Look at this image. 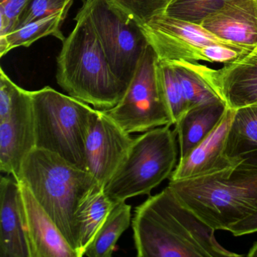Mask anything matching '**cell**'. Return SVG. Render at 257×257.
Returning a JSON list of instances; mask_svg holds the SVG:
<instances>
[{
    "instance_id": "52a82bcc",
    "label": "cell",
    "mask_w": 257,
    "mask_h": 257,
    "mask_svg": "<svg viewBox=\"0 0 257 257\" xmlns=\"http://www.w3.org/2000/svg\"><path fill=\"white\" fill-rule=\"evenodd\" d=\"M82 7L112 72L128 88L149 46L141 25L109 0H85Z\"/></svg>"
},
{
    "instance_id": "6da1fadb",
    "label": "cell",
    "mask_w": 257,
    "mask_h": 257,
    "mask_svg": "<svg viewBox=\"0 0 257 257\" xmlns=\"http://www.w3.org/2000/svg\"><path fill=\"white\" fill-rule=\"evenodd\" d=\"M139 257H240L218 243L215 230L169 186L135 209L132 221Z\"/></svg>"
},
{
    "instance_id": "4dcf8cb0",
    "label": "cell",
    "mask_w": 257,
    "mask_h": 257,
    "mask_svg": "<svg viewBox=\"0 0 257 257\" xmlns=\"http://www.w3.org/2000/svg\"><path fill=\"white\" fill-rule=\"evenodd\" d=\"M170 3H171V2H170Z\"/></svg>"
},
{
    "instance_id": "4fadbf2b",
    "label": "cell",
    "mask_w": 257,
    "mask_h": 257,
    "mask_svg": "<svg viewBox=\"0 0 257 257\" xmlns=\"http://www.w3.org/2000/svg\"><path fill=\"white\" fill-rule=\"evenodd\" d=\"M0 257H31L22 192L15 177L0 181Z\"/></svg>"
},
{
    "instance_id": "f1b7e54d",
    "label": "cell",
    "mask_w": 257,
    "mask_h": 257,
    "mask_svg": "<svg viewBox=\"0 0 257 257\" xmlns=\"http://www.w3.org/2000/svg\"><path fill=\"white\" fill-rule=\"evenodd\" d=\"M228 231L234 236H241L257 232V211L230 227Z\"/></svg>"
},
{
    "instance_id": "ffe728a7",
    "label": "cell",
    "mask_w": 257,
    "mask_h": 257,
    "mask_svg": "<svg viewBox=\"0 0 257 257\" xmlns=\"http://www.w3.org/2000/svg\"><path fill=\"white\" fill-rule=\"evenodd\" d=\"M69 10H64L30 22L0 37V57L2 58L16 48L29 47L37 40L49 36H53L64 42L66 37L61 31V26L68 15Z\"/></svg>"
},
{
    "instance_id": "277c9868",
    "label": "cell",
    "mask_w": 257,
    "mask_h": 257,
    "mask_svg": "<svg viewBox=\"0 0 257 257\" xmlns=\"http://www.w3.org/2000/svg\"><path fill=\"white\" fill-rule=\"evenodd\" d=\"M178 198L210 228L226 230L257 211V169L231 165L210 174L170 180Z\"/></svg>"
},
{
    "instance_id": "d4e9b609",
    "label": "cell",
    "mask_w": 257,
    "mask_h": 257,
    "mask_svg": "<svg viewBox=\"0 0 257 257\" xmlns=\"http://www.w3.org/2000/svg\"><path fill=\"white\" fill-rule=\"evenodd\" d=\"M73 4V0H31L18 19L13 30L50 15L70 10Z\"/></svg>"
},
{
    "instance_id": "f546056e",
    "label": "cell",
    "mask_w": 257,
    "mask_h": 257,
    "mask_svg": "<svg viewBox=\"0 0 257 257\" xmlns=\"http://www.w3.org/2000/svg\"><path fill=\"white\" fill-rule=\"evenodd\" d=\"M172 0H157V4H156V13L155 14H158V13H162L164 9L168 6L170 2H171ZM154 14V15H155Z\"/></svg>"
},
{
    "instance_id": "484cf974",
    "label": "cell",
    "mask_w": 257,
    "mask_h": 257,
    "mask_svg": "<svg viewBox=\"0 0 257 257\" xmlns=\"http://www.w3.org/2000/svg\"><path fill=\"white\" fill-rule=\"evenodd\" d=\"M126 15L142 25L156 13L157 0H109Z\"/></svg>"
},
{
    "instance_id": "7402d4cb",
    "label": "cell",
    "mask_w": 257,
    "mask_h": 257,
    "mask_svg": "<svg viewBox=\"0 0 257 257\" xmlns=\"http://www.w3.org/2000/svg\"><path fill=\"white\" fill-rule=\"evenodd\" d=\"M171 64L183 88L189 108L219 101L222 99L209 83L204 65L198 61H175Z\"/></svg>"
},
{
    "instance_id": "2e32d148",
    "label": "cell",
    "mask_w": 257,
    "mask_h": 257,
    "mask_svg": "<svg viewBox=\"0 0 257 257\" xmlns=\"http://www.w3.org/2000/svg\"><path fill=\"white\" fill-rule=\"evenodd\" d=\"M234 111L228 108L225 116L213 133L186 157L179 159L170 180L198 177L233 165L225 156V146Z\"/></svg>"
},
{
    "instance_id": "7a4b0ae2",
    "label": "cell",
    "mask_w": 257,
    "mask_h": 257,
    "mask_svg": "<svg viewBox=\"0 0 257 257\" xmlns=\"http://www.w3.org/2000/svg\"><path fill=\"white\" fill-rule=\"evenodd\" d=\"M75 21L57 58V82L69 95L94 109H112L127 88L112 72L83 7Z\"/></svg>"
},
{
    "instance_id": "44dd1931",
    "label": "cell",
    "mask_w": 257,
    "mask_h": 257,
    "mask_svg": "<svg viewBox=\"0 0 257 257\" xmlns=\"http://www.w3.org/2000/svg\"><path fill=\"white\" fill-rule=\"evenodd\" d=\"M132 222V206L126 201L116 203L108 215L84 256L109 257L121 234Z\"/></svg>"
},
{
    "instance_id": "ac0fdd59",
    "label": "cell",
    "mask_w": 257,
    "mask_h": 257,
    "mask_svg": "<svg viewBox=\"0 0 257 257\" xmlns=\"http://www.w3.org/2000/svg\"><path fill=\"white\" fill-rule=\"evenodd\" d=\"M225 155L233 165L257 169V103L234 111Z\"/></svg>"
},
{
    "instance_id": "9c48e42d",
    "label": "cell",
    "mask_w": 257,
    "mask_h": 257,
    "mask_svg": "<svg viewBox=\"0 0 257 257\" xmlns=\"http://www.w3.org/2000/svg\"><path fill=\"white\" fill-rule=\"evenodd\" d=\"M36 148L31 91L0 70V170L17 180L22 164Z\"/></svg>"
},
{
    "instance_id": "5bb4252c",
    "label": "cell",
    "mask_w": 257,
    "mask_h": 257,
    "mask_svg": "<svg viewBox=\"0 0 257 257\" xmlns=\"http://www.w3.org/2000/svg\"><path fill=\"white\" fill-rule=\"evenodd\" d=\"M200 25L219 38L253 50L257 47V0H228Z\"/></svg>"
},
{
    "instance_id": "83f0119b",
    "label": "cell",
    "mask_w": 257,
    "mask_h": 257,
    "mask_svg": "<svg viewBox=\"0 0 257 257\" xmlns=\"http://www.w3.org/2000/svg\"><path fill=\"white\" fill-rule=\"evenodd\" d=\"M31 0H0V37L16 28L18 19Z\"/></svg>"
},
{
    "instance_id": "8992f818",
    "label": "cell",
    "mask_w": 257,
    "mask_h": 257,
    "mask_svg": "<svg viewBox=\"0 0 257 257\" xmlns=\"http://www.w3.org/2000/svg\"><path fill=\"white\" fill-rule=\"evenodd\" d=\"M161 126L134 138L133 144L115 174L104 186L114 202L126 201L152 190L171 177L177 165L175 132Z\"/></svg>"
},
{
    "instance_id": "7c38bea8",
    "label": "cell",
    "mask_w": 257,
    "mask_h": 257,
    "mask_svg": "<svg viewBox=\"0 0 257 257\" xmlns=\"http://www.w3.org/2000/svg\"><path fill=\"white\" fill-rule=\"evenodd\" d=\"M204 72L228 109L235 110L257 103V47L218 70L204 65Z\"/></svg>"
},
{
    "instance_id": "9a60e30c",
    "label": "cell",
    "mask_w": 257,
    "mask_h": 257,
    "mask_svg": "<svg viewBox=\"0 0 257 257\" xmlns=\"http://www.w3.org/2000/svg\"><path fill=\"white\" fill-rule=\"evenodd\" d=\"M19 183L25 207L31 257H78L76 250L30 189L24 183Z\"/></svg>"
},
{
    "instance_id": "4316f807",
    "label": "cell",
    "mask_w": 257,
    "mask_h": 257,
    "mask_svg": "<svg viewBox=\"0 0 257 257\" xmlns=\"http://www.w3.org/2000/svg\"><path fill=\"white\" fill-rule=\"evenodd\" d=\"M251 51L236 49L224 45H210L205 46L200 52V61L210 63L228 64L246 55Z\"/></svg>"
},
{
    "instance_id": "3957f363",
    "label": "cell",
    "mask_w": 257,
    "mask_h": 257,
    "mask_svg": "<svg viewBox=\"0 0 257 257\" xmlns=\"http://www.w3.org/2000/svg\"><path fill=\"white\" fill-rule=\"evenodd\" d=\"M17 180L30 189L78 255V210L98 184L94 177L55 153L35 148L24 160Z\"/></svg>"
},
{
    "instance_id": "603a6c76",
    "label": "cell",
    "mask_w": 257,
    "mask_h": 257,
    "mask_svg": "<svg viewBox=\"0 0 257 257\" xmlns=\"http://www.w3.org/2000/svg\"><path fill=\"white\" fill-rule=\"evenodd\" d=\"M158 80L164 98L169 108L174 124L189 109L183 88L170 63L158 60L156 66Z\"/></svg>"
},
{
    "instance_id": "30bf717a",
    "label": "cell",
    "mask_w": 257,
    "mask_h": 257,
    "mask_svg": "<svg viewBox=\"0 0 257 257\" xmlns=\"http://www.w3.org/2000/svg\"><path fill=\"white\" fill-rule=\"evenodd\" d=\"M141 26L149 46L156 52L159 61L162 62L200 61L201 49L210 45L245 49L219 38L201 25L164 13L153 15Z\"/></svg>"
},
{
    "instance_id": "ba28073f",
    "label": "cell",
    "mask_w": 257,
    "mask_h": 257,
    "mask_svg": "<svg viewBox=\"0 0 257 257\" xmlns=\"http://www.w3.org/2000/svg\"><path fill=\"white\" fill-rule=\"evenodd\" d=\"M157 63V55L149 46L122 98L104 110L130 135L174 124L158 80Z\"/></svg>"
},
{
    "instance_id": "d6986e66",
    "label": "cell",
    "mask_w": 257,
    "mask_h": 257,
    "mask_svg": "<svg viewBox=\"0 0 257 257\" xmlns=\"http://www.w3.org/2000/svg\"><path fill=\"white\" fill-rule=\"evenodd\" d=\"M115 204L105 193L104 187L99 184H96L82 199L77 213L79 257L84 256Z\"/></svg>"
},
{
    "instance_id": "e0dca14e",
    "label": "cell",
    "mask_w": 257,
    "mask_h": 257,
    "mask_svg": "<svg viewBox=\"0 0 257 257\" xmlns=\"http://www.w3.org/2000/svg\"><path fill=\"white\" fill-rule=\"evenodd\" d=\"M227 109L225 103L219 100L190 108L179 118L174 125L178 139L180 159L186 157L213 133Z\"/></svg>"
},
{
    "instance_id": "cb8c5ba5",
    "label": "cell",
    "mask_w": 257,
    "mask_h": 257,
    "mask_svg": "<svg viewBox=\"0 0 257 257\" xmlns=\"http://www.w3.org/2000/svg\"><path fill=\"white\" fill-rule=\"evenodd\" d=\"M228 0H172L160 13L200 25Z\"/></svg>"
},
{
    "instance_id": "8fae6325",
    "label": "cell",
    "mask_w": 257,
    "mask_h": 257,
    "mask_svg": "<svg viewBox=\"0 0 257 257\" xmlns=\"http://www.w3.org/2000/svg\"><path fill=\"white\" fill-rule=\"evenodd\" d=\"M134 138L104 110L96 109L85 144V171L104 187L125 159Z\"/></svg>"
},
{
    "instance_id": "5b68a950",
    "label": "cell",
    "mask_w": 257,
    "mask_h": 257,
    "mask_svg": "<svg viewBox=\"0 0 257 257\" xmlns=\"http://www.w3.org/2000/svg\"><path fill=\"white\" fill-rule=\"evenodd\" d=\"M36 148L85 169V144L96 109L49 86L31 91Z\"/></svg>"
}]
</instances>
